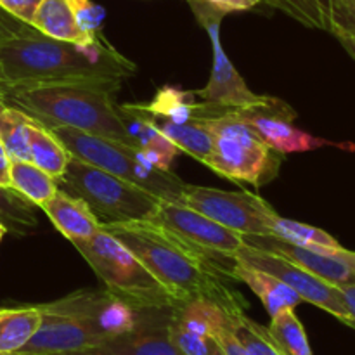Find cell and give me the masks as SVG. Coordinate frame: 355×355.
Masks as SVG:
<instances>
[{
  "instance_id": "6da1fadb",
  "label": "cell",
  "mask_w": 355,
  "mask_h": 355,
  "mask_svg": "<svg viewBox=\"0 0 355 355\" xmlns=\"http://www.w3.org/2000/svg\"><path fill=\"white\" fill-rule=\"evenodd\" d=\"M137 66L107 40L73 44L45 37L38 30L0 45V85L116 80L125 82Z\"/></svg>"
},
{
  "instance_id": "7a4b0ae2",
  "label": "cell",
  "mask_w": 355,
  "mask_h": 355,
  "mask_svg": "<svg viewBox=\"0 0 355 355\" xmlns=\"http://www.w3.org/2000/svg\"><path fill=\"white\" fill-rule=\"evenodd\" d=\"M101 227L127 246L179 305L208 298L225 311L245 309L243 298L222 283L224 269L162 225L142 220L101 224Z\"/></svg>"
},
{
  "instance_id": "3957f363",
  "label": "cell",
  "mask_w": 355,
  "mask_h": 355,
  "mask_svg": "<svg viewBox=\"0 0 355 355\" xmlns=\"http://www.w3.org/2000/svg\"><path fill=\"white\" fill-rule=\"evenodd\" d=\"M116 80L0 85L7 106L23 111L45 128L71 127L132 146L114 97ZM134 148V146H132Z\"/></svg>"
},
{
  "instance_id": "277c9868",
  "label": "cell",
  "mask_w": 355,
  "mask_h": 355,
  "mask_svg": "<svg viewBox=\"0 0 355 355\" xmlns=\"http://www.w3.org/2000/svg\"><path fill=\"white\" fill-rule=\"evenodd\" d=\"M49 130L75 158L142 187L158 200L184 205L187 184L175 173L149 165L144 156L132 146L71 127H51Z\"/></svg>"
},
{
  "instance_id": "5b68a950",
  "label": "cell",
  "mask_w": 355,
  "mask_h": 355,
  "mask_svg": "<svg viewBox=\"0 0 355 355\" xmlns=\"http://www.w3.org/2000/svg\"><path fill=\"white\" fill-rule=\"evenodd\" d=\"M71 243L103 281L106 290L127 304L137 309L179 305L148 267L103 227L90 238Z\"/></svg>"
},
{
  "instance_id": "8992f818",
  "label": "cell",
  "mask_w": 355,
  "mask_h": 355,
  "mask_svg": "<svg viewBox=\"0 0 355 355\" xmlns=\"http://www.w3.org/2000/svg\"><path fill=\"white\" fill-rule=\"evenodd\" d=\"M58 187L85 201L101 224L153 220L162 203L142 187L75 156L58 179Z\"/></svg>"
},
{
  "instance_id": "52a82bcc",
  "label": "cell",
  "mask_w": 355,
  "mask_h": 355,
  "mask_svg": "<svg viewBox=\"0 0 355 355\" xmlns=\"http://www.w3.org/2000/svg\"><path fill=\"white\" fill-rule=\"evenodd\" d=\"M211 132V155L207 166L234 182L262 187L277 177L283 155L270 149L234 110L205 116Z\"/></svg>"
},
{
  "instance_id": "ba28073f",
  "label": "cell",
  "mask_w": 355,
  "mask_h": 355,
  "mask_svg": "<svg viewBox=\"0 0 355 355\" xmlns=\"http://www.w3.org/2000/svg\"><path fill=\"white\" fill-rule=\"evenodd\" d=\"M187 3L198 23L207 30L211 42V55H214L210 80L203 89L194 90L196 97H201L203 103L220 107V110H243V107H252L263 103L266 96L255 94L246 85L243 76L229 61L222 47L220 24L227 14L205 0H187Z\"/></svg>"
},
{
  "instance_id": "9c48e42d",
  "label": "cell",
  "mask_w": 355,
  "mask_h": 355,
  "mask_svg": "<svg viewBox=\"0 0 355 355\" xmlns=\"http://www.w3.org/2000/svg\"><path fill=\"white\" fill-rule=\"evenodd\" d=\"M184 205L214 218L238 234H272L277 211L259 194L248 191H222L187 184Z\"/></svg>"
},
{
  "instance_id": "30bf717a",
  "label": "cell",
  "mask_w": 355,
  "mask_h": 355,
  "mask_svg": "<svg viewBox=\"0 0 355 355\" xmlns=\"http://www.w3.org/2000/svg\"><path fill=\"white\" fill-rule=\"evenodd\" d=\"M234 113L270 149L283 156L291 155V153L314 151V149H321L324 146L343 149V151H355V144L352 142H333L328 139L315 137V135L295 127L297 111L279 97L266 96L263 103L252 107L234 110Z\"/></svg>"
},
{
  "instance_id": "8fae6325",
  "label": "cell",
  "mask_w": 355,
  "mask_h": 355,
  "mask_svg": "<svg viewBox=\"0 0 355 355\" xmlns=\"http://www.w3.org/2000/svg\"><path fill=\"white\" fill-rule=\"evenodd\" d=\"M151 222L162 225L187 246L214 260L222 269H224V263H220L218 260L232 259L234 253L243 246L241 234L224 227L214 218L200 214L187 205L162 201Z\"/></svg>"
},
{
  "instance_id": "7c38bea8",
  "label": "cell",
  "mask_w": 355,
  "mask_h": 355,
  "mask_svg": "<svg viewBox=\"0 0 355 355\" xmlns=\"http://www.w3.org/2000/svg\"><path fill=\"white\" fill-rule=\"evenodd\" d=\"M234 260L245 263V266L263 270V272L272 274L274 277L286 283L291 290L297 291L302 302H307V304L322 309L328 314H331L333 318L342 321L343 324L354 328L352 319H350V314L347 312L345 304H343L342 293H340L338 286H335V284L314 276L312 272L305 270L304 267L297 266V263L284 259V257L252 248V246L246 245H243L234 253Z\"/></svg>"
},
{
  "instance_id": "4fadbf2b",
  "label": "cell",
  "mask_w": 355,
  "mask_h": 355,
  "mask_svg": "<svg viewBox=\"0 0 355 355\" xmlns=\"http://www.w3.org/2000/svg\"><path fill=\"white\" fill-rule=\"evenodd\" d=\"M42 322L33 338L17 355H49L71 350L97 349L107 342L103 329L92 321L75 312L58 307L54 302L38 305Z\"/></svg>"
},
{
  "instance_id": "5bb4252c",
  "label": "cell",
  "mask_w": 355,
  "mask_h": 355,
  "mask_svg": "<svg viewBox=\"0 0 355 355\" xmlns=\"http://www.w3.org/2000/svg\"><path fill=\"white\" fill-rule=\"evenodd\" d=\"M241 238L243 245L284 257L335 286L355 283V252H350L347 248H305V246L293 245V243H288L272 234H243Z\"/></svg>"
},
{
  "instance_id": "9a60e30c",
  "label": "cell",
  "mask_w": 355,
  "mask_h": 355,
  "mask_svg": "<svg viewBox=\"0 0 355 355\" xmlns=\"http://www.w3.org/2000/svg\"><path fill=\"white\" fill-rule=\"evenodd\" d=\"M175 307H146L134 328L107 340L101 347L110 355H182L170 336V319Z\"/></svg>"
},
{
  "instance_id": "2e32d148",
  "label": "cell",
  "mask_w": 355,
  "mask_h": 355,
  "mask_svg": "<svg viewBox=\"0 0 355 355\" xmlns=\"http://www.w3.org/2000/svg\"><path fill=\"white\" fill-rule=\"evenodd\" d=\"M118 107L132 146L144 156L149 165L170 172L173 159L182 151L151 123L139 104H121Z\"/></svg>"
},
{
  "instance_id": "e0dca14e",
  "label": "cell",
  "mask_w": 355,
  "mask_h": 355,
  "mask_svg": "<svg viewBox=\"0 0 355 355\" xmlns=\"http://www.w3.org/2000/svg\"><path fill=\"white\" fill-rule=\"evenodd\" d=\"M54 227L69 241L87 239L101 229L99 218L87 207L85 201L59 189L54 196L42 205Z\"/></svg>"
},
{
  "instance_id": "ac0fdd59",
  "label": "cell",
  "mask_w": 355,
  "mask_h": 355,
  "mask_svg": "<svg viewBox=\"0 0 355 355\" xmlns=\"http://www.w3.org/2000/svg\"><path fill=\"white\" fill-rule=\"evenodd\" d=\"M229 272H231L232 279L245 283L260 298L270 318L279 314L281 311L295 309L297 305L302 304V298L298 297L297 291L291 290L286 283L274 277L272 274L263 272V270L255 269V267L245 266L238 260H232Z\"/></svg>"
},
{
  "instance_id": "d6986e66",
  "label": "cell",
  "mask_w": 355,
  "mask_h": 355,
  "mask_svg": "<svg viewBox=\"0 0 355 355\" xmlns=\"http://www.w3.org/2000/svg\"><path fill=\"white\" fill-rule=\"evenodd\" d=\"M146 113L153 116L165 118L173 123H186L193 118L214 116L222 113L220 107L210 106L207 103H196L194 90H182L179 87L165 85L158 89L151 103L139 104Z\"/></svg>"
},
{
  "instance_id": "ffe728a7",
  "label": "cell",
  "mask_w": 355,
  "mask_h": 355,
  "mask_svg": "<svg viewBox=\"0 0 355 355\" xmlns=\"http://www.w3.org/2000/svg\"><path fill=\"white\" fill-rule=\"evenodd\" d=\"M146 114H148V118L151 120V123L155 125L165 137H168L180 151L193 156L194 159H198V162L203 163V165H207L208 158H210L211 155V132L210 128H208L207 121H205V116L193 118V120L186 121V123H173V121L165 120V118L153 116V114L149 113Z\"/></svg>"
},
{
  "instance_id": "44dd1931",
  "label": "cell",
  "mask_w": 355,
  "mask_h": 355,
  "mask_svg": "<svg viewBox=\"0 0 355 355\" xmlns=\"http://www.w3.org/2000/svg\"><path fill=\"white\" fill-rule=\"evenodd\" d=\"M31 26L45 37L73 44H96L76 24L71 7L66 0H42L31 19ZM103 42V40H99Z\"/></svg>"
},
{
  "instance_id": "7402d4cb",
  "label": "cell",
  "mask_w": 355,
  "mask_h": 355,
  "mask_svg": "<svg viewBox=\"0 0 355 355\" xmlns=\"http://www.w3.org/2000/svg\"><path fill=\"white\" fill-rule=\"evenodd\" d=\"M42 311L33 307L0 309V354H17L37 333Z\"/></svg>"
},
{
  "instance_id": "603a6c76",
  "label": "cell",
  "mask_w": 355,
  "mask_h": 355,
  "mask_svg": "<svg viewBox=\"0 0 355 355\" xmlns=\"http://www.w3.org/2000/svg\"><path fill=\"white\" fill-rule=\"evenodd\" d=\"M28 142H30V162L58 180L71 159V155L64 144L38 121H31L28 125Z\"/></svg>"
},
{
  "instance_id": "cb8c5ba5",
  "label": "cell",
  "mask_w": 355,
  "mask_h": 355,
  "mask_svg": "<svg viewBox=\"0 0 355 355\" xmlns=\"http://www.w3.org/2000/svg\"><path fill=\"white\" fill-rule=\"evenodd\" d=\"M10 187L33 207L40 208L59 191L54 177L38 168L35 163L17 159H10Z\"/></svg>"
},
{
  "instance_id": "d4e9b609",
  "label": "cell",
  "mask_w": 355,
  "mask_h": 355,
  "mask_svg": "<svg viewBox=\"0 0 355 355\" xmlns=\"http://www.w3.org/2000/svg\"><path fill=\"white\" fill-rule=\"evenodd\" d=\"M267 331L283 355H312L307 333L295 309H286L270 318Z\"/></svg>"
},
{
  "instance_id": "484cf974",
  "label": "cell",
  "mask_w": 355,
  "mask_h": 355,
  "mask_svg": "<svg viewBox=\"0 0 355 355\" xmlns=\"http://www.w3.org/2000/svg\"><path fill=\"white\" fill-rule=\"evenodd\" d=\"M33 120L23 111L7 106L0 114V142L7 156L17 162H30V142H28V125Z\"/></svg>"
},
{
  "instance_id": "4316f807",
  "label": "cell",
  "mask_w": 355,
  "mask_h": 355,
  "mask_svg": "<svg viewBox=\"0 0 355 355\" xmlns=\"http://www.w3.org/2000/svg\"><path fill=\"white\" fill-rule=\"evenodd\" d=\"M231 329L248 355H283L270 338L266 326H260L245 314V309L227 311Z\"/></svg>"
},
{
  "instance_id": "83f0119b",
  "label": "cell",
  "mask_w": 355,
  "mask_h": 355,
  "mask_svg": "<svg viewBox=\"0 0 355 355\" xmlns=\"http://www.w3.org/2000/svg\"><path fill=\"white\" fill-rule=\"evenodd\" d=\"M302 26L331 31V0H263Z\"/></svg>"
},
{
  "instance_id": "f1b7e54d",
  "label": "cell",
  "mask_w": 355,
  "mask_h": 355,
  "mask_svg": "<svg viewBox=\"0 0 355 355\" xmlns=\"http://www.w3.org/2000/svg\"><path fill=\"white\" fill-rule=\"evenodd\" d=\"M272 236L284 239L293 245L305 246V248H318V250H340L343 248L329 232L322 229L314 227V225L302 224V222L291 220L277 215L272 224Z\"/></svg>"
},
{
  "instance_id": "f546056e",
  "label": "cell",
  "mask_w": 355,
  "mask_h": 355,
  "mask_svg": "<svg viewBox=\"0 0 355 355\" xmlns=\"http://www.w3.org/2000/svg\"><path fill=\"white\" fill-rule=\"evenodd\" d=\"M0 222L16 234H24L30 227H37L38 220L33 205L14 189L0 187Z\"/></svg>"
},
{
  "instance_id": "4dcf8cb0",
  "label": "cell",
  "mask_w": 355,
  "mask_h": 355,
  "mask_svg": "<svg viewBox=\"0 0 355 355\" xmlns=\"http://www.w3.org/2000/svg\"><path fill=\"white\" fill-rule=\"evenodd\" d=\"M168 328L172 342L175 343V347L182 355H225L224 349L214 335L191 331V329L184 328L180 322L175 321L173 314Z\"/></svg>"
},
{
  "instance_id": "1f68e13d",
  "label": "cell",
  "mask_w": 355,
  "mask_h": 355,
  "mask_svg": "<svg viewBox=\"0 0 355 355\" xmlns=\"http://www.w3.org/2000/svg\"><path fill=\"white\" fill-rule=\"evenodd\" d=\"M71 7L76 24L90 40H106L103 37L104 9L92 0H66Z\"/></svg>"
},
{
  "instance_id": "d6a6232c",
  "label": "cell",
  "mask_w": 355,
  "mask_h": 355,
  "mask_svg": "<svg viewBox=\"0 0 355 355\" xmlns=\"http://www.w3.org/2000/svg\"><path fill=\"white\" fill-rule=\"evenodd\" d=\"M214 336L218 340V343H220L222 349H224L225 355H248L246 354V350L243 349L241 343L238 342V338L234 336V333H232L227 311H225V318L222 319L217 326H215Z\"/></svg>"
},
{
  "instance_id": "836d02e7",
  "label": "cell",
  "mask_w": 355,
  "mask_h": 355,
  "mask_svg": "<svg viewBox=\"0 0 355 355\" xmlns=\"http://www.w3.org/2000/svg\"><path fill=\"white\" fill-rule=\"evenodd\" d=\"M31 30H33L31 24L17 19V17H14L12 14L6 12V10L0 7V45H2L6 40H9V38L17 37V35L30 33Z\"/></svg>"
},
{
  "instance_id": "e575fe53",
  "label": "cell",
  "mask_w": 355,
  "mask_h": 355,
  "mask_svg": "<svg viewBox=\"0 0 355 355\" xmlns=\"http://www.w3.org/2000/svg\"><path fill=\"white\" fill-rule=\"evenodd\" d=\"M42 0H0V7L17 19L31 24L33 14Z\"/></svg>"
},
{
  "instance_id": "d590c367",
  "label": "cell",
  "mask_w": 355,
  "mask_h": 355,
  "mask_svg": "<svg viewBox=\"0 0 355 355\" xmlns=\"http://www.w3.org/2000/svg\"><path fill=\"white\" fill-rule=\"evenodd\" d=\"M205 2L211 3L214 7H217L222 12H243V10H250L253 7H257L259 3H262L263 0H205Z\"/></svg>"
},
{
  "instance_id": "8d00e7d4",
  "label": "cell",
  "mask_w": 355,
  "mask_h": 355,
  "mask_svg": "<svg viewBox=\"0 0 355 355\" xmlns=\"http://www.w3.org/2000/svg\"><path fill=\"white\" fill-rule=\"evenodd\" d=\"M345 9L347 0H331V31H329V33H331L333 37H336V35L340 33V30H342Z\"/></svg>"
},
{
  "instance_id": "74e56055",
  "label": "cell",
  "mask_w": 355,
  "mask_h": 355,
  "mask_svg": "<svg viewBox=\"0 0 355 355\" xmlns=\"http://www.w3.org/2000/svg\"><path fill=\"white\" fill-rule=\"evenodd\" d=\"M355 35V0H347V9H345V17H343L342 30L336 35L338 37H354Z\"/></svg>"
},
{
  "instance_id": "f35d334b",
  "label": "cell",
  "mask_w": 355,
  "mask_h": 355,
  "mask_svg": "<svg viewBox=\"0 0 355 355\" xmlns=\"http://www.w3.org/2000/svg\"><path fill=\"white\" fill-rule=\"evenodd\" d=\"M338 290L340 293H342L343 304H345L347 312L350 314V319H352L355 329V283L342 284V286H338Z\"/></svg>"
},
{
  "instance_id": "ab89813d",
  "label": "cell",
  "mask_w": 355,
  "mask_h": 355,
  "mask_svg": "<svg viewBox=\"0 0 355 355\" xmlns=\"http://www.w3.org/2000/svg\"><path fill=\"white\" fill-rule=\"evenodd\" d=\"M0 187L12 189L10 187V158L7 156L2 142H0Z\"/></svg>"
},
{
  "instance_id": "60d3db41",
  "label": "cell",
  "mask_w": 355,
  "mask_h": 355,
  "mask_svg": "<svg viewBox=\"0 0 355 355\" xmlns=\"http://www.w3.org/2000/svg\"><path fill=\"white\" fill-rule=\"evenodd\" d=\"M336 40L342 44V47L345 49L347 54H349L350 58H352L355 61V35H354V37H338Z\"/></svg>"
},
{
  "instance_id": "b9f144b4",
  "label": "cell",
  "mask_w": 355,
  "mask_h": 355,
  "mask_svg": "<svg viewBox=\"0 0 355 355\" xmlns=\"http://www.w3.org/2000/svg\"><path fill=\"white\" fill-rule=\"evenodd\" d=\"M49 355H110L99 349H83V350H71V352H59V354H49Z\"/></svg>"
},
{
  "instance_id": "7bdbcfd3",
  "label": "cell",
  "mask_w": 355,
  "mask_h": 355,
  "mask_svg": "<svg viewBox=\"0 0 355 355\" xmlns=\"http://www.w3.org/2000/svg\"><path fill=\"white\" fill-rule=\"evenodd\" d=\"M7 231H9V229L6 227V224H2V222H0V241H2L3 236H6Z\"/></svg>"
},
{
  "instance_id": "ee69618b",
  "label": "cell",
  "mask_w": 355,
  "mask_h": 355,
  "mask_svg": "<svg viewBox=\"0 0 355 355\" xmlns=\"http://www.w3.org/2000/svg\"><path fill=\"white\" fill-rule=\"evenodd\" d=\"M6 107H7L6 101H3V99H2V96H0V114H2V111L6 110Z\"/></svg>"
},
{
  "instance_id": "f6af8a7d",
  "label": "cell",
  "mask_w": 355,
  "mask_h": 355,
  "mask_svg": "<svg viewBox=\"0 0 355 355\" xmlns=\"http://www.w3.org/2000/svg\"><path fill=\"white\" fill-rule=\"evenodd\" d=\"M0 355H17V354H0Z\"/></svg>"
}]
</instances>
